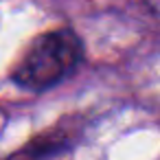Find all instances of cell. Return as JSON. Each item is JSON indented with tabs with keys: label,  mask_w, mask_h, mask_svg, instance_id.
I'll use <instances>...</instances> for the list:
<instances>
[{
	"label": "cell",
	"mask_w": 160,
	"mask_h": 160,
	"mask_svg": "<svg viewBox=\"0 0 160 160\" xmlns=\"http://www.w3.org/2000/svg\"><path fill=\"white\" fill-rule=\"evenodd\" d=\"M83 59V42L72 29H53L38 35L16 68L11 79L33 92H44L68 79Z\"/></svg>",
	"instance_id": "obj_1"
},
{
	"label": "cell",
	"mask_w": 160,
	"mask_h": 160,
	"mask_svg": "<svg viewBox=\"0 0 160 160\" xmlns=\"http://www.w3.org/2000/svg\"><path fill=\"white\" fill-rule=\"evenodd\" d=\"M70 142H72V132H68L64 127H55L51 132H44V134L35 136L20 151H16L9 160H44V158L66 149Z\"/></svg>",
	"instance_id": "obj_2"
}]
</instances>
